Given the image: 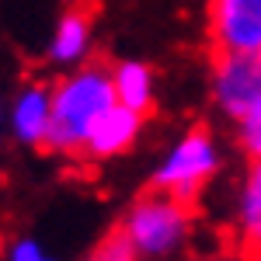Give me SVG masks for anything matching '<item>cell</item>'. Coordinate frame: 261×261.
<instances>
[{
  "mask_svg": "<svg viewBox=\"0 0 261 261\" xmlns=\"http://www.w3.org/2000/svg\"><path fill=\"white\" fill-rule=\"evenodd\" d=\"M115 101L119 98H115L112 66L84 63L77 70H66L53 84V129L45 150L60 157H84L94 125Z\"/></svg>",
  "mask_w": 261,
  "mask_h": 261,
  "instance_id": "6da1fadb",
  "label": "cell"
},
{
  "mask_svg": "<svg viewBox=\"0 0 261 261\" xmlns=\"http://www.w3.org/2000/svg\"><path fill=\"white\" fill-rule=\"evenodd\" d=\"M223 167V146L213 129L195 125L181 133L178 140L164 150V157L150 171V188L167 192L181 202H192L205 192V185L220 174Z\"/></svg>",
  "mask_w": 261,
  "mask_h": 261,
  "instance_id": "7a4b0ae2",
  "label": "cell"
},
{
  "mask_svg": "<svg viewBox=\"0 0 261 261\" xmlns=\"http://www.w3.org/2000/svg\"><path fill=\"white\" fill-rule=\"evenodd\" d=\"M122 233L133 241L143 261L171 258L174 251L185 247L192 233V205L174 199L167 192L146 188L122 216Z\"/></svg>",
  "mask_w": 261,
  "mask_h": 261,
  "instance_id": "3957f363",
  "label": "cell"
},
{
  "mask_svg": "<svg viewBox=\"0 0 261 261\" xmlns=\"http://www.w3.org/2000/svg\"><path fill=\"white\" fill-rule=\"evenodd\" d=\"M261 101V53H216L209 66V105L230 125Z\"/></svg>",
  "mask_w": 261,
  "mask_h": 261,
  "instance_id": "277c9868",
  "label": "cell"
},
{
  "mask_svg": "<svg viewBox=\"0 0 261 261\" xmlns=\"http://www.w3.org/2000/svg\"><path fill=\"white\" fill-rule=\"evenodd\" d=\"M205 35L216 53H261V0H209Z\"/></svg>",
  "mask_w": 261,
  "mask_h": 261,
  "instance_id": "5b68a950",
  "label": "cell"
},
{
  "mask_svg": "<svg viewBox=\"0 0 261 261\" xmlns=\"http://www.w3.org/2000/svg\"><path fill=\"white\" fill-rule=\"evenodd\" d=\"M7 136L24 150H45L53 129V87L42 81H28L7 101Z\"/></svg>",
  "mask_w": 261,
  "mask_h": 261,
  "instance_id": "8992f818",
  "label": "cell"
},
{
  "mask_svg": "<svg viewBox=\"0 0 261 261\" xmlns=\"http://www.w3.org/2000/svg\"><path fill=\"white\" fill-rule=\"evenodd\" d=\"M91 45H94V11L87 4H70L63 11L53 32H49V42H45V60L56 70H77L84 63H91Z\"/></svg>",
  "mask_w": 261,
  "mask_h": 261,
  "instance_id": "52a82bcc",
  "label": "cell"
},
{
  "mask_svg": "<svg viewBox=\"0 0 261 261\" xmlns=\"http://www.w3.org/2000/svg\"><path fill=\"white\" fill-rule=\"evenodd\" d=\"M143 112H136V108H125V105H112L105 115H101V122L94 125V133H91V140H87V146H84V157L87 161H115V157H122V153H129L136 143H140V133H143Z\"/></svg>",
  "mask_w": 261,
  "mask_h": 261,
  "instance_id": "ba28073f",
  "label": "cell"
},
{
  "mask_svg": "<svg viewBox=\"0 0 261 261\" xmlns=\"http://www.w3.org/2000/svg\"><path fill=\"white\" fill-rule=\"evenodd\" d=\"M112 81H115V98L125 108H136V112H150L153 101H157V73L153 66L143 60H119L112 66Z\"/></svg>",
  "mask_w": 261,
  "mask_h": 261,
  "instance_id": "9c48e42d",
  "label": "cell"
},
{
  "mask_svg": "<svg viewBox=\"0 0 261 261\" xmlns=\"http://www.w3.org/2000/svg\"><path fill=\"white\" fill-rule=\"evenodd\" d=\"M233 230L244 244H261V161H247V171L241 174L233 195Z\"/></svg>",
  "mask_w": 261,
  "mask_h": 261,
  "instance_id": "30bf717a",
  "label": "cell"
},
{
  "mask_svg": "<svg viewBox=\"0 0 261 261\" xmlns=\"http://www.w3.org/2000/svg\"><path fill=\"white\" fill-rule=\"evenodd\" d=\"M233 143L241 146V153L247 161H261V101L233 122Z\"/></svg>",
  "mask_w": 261,
  "mask_h": 261,
  "instance_id": "8fae6325",
  "label": "cell"
},
{
  "mask_svg": "<svg viewBox=\"0 0 261 261\" xmlns=\"http://www.w3.org/2000/svg\"><path fill=\"white\" fill-rule=\"evenodd\" d=\"M84 261H143V258H140V251L133 247V241H129L122 230H112L108 237H101V241L87 251Z\"/></svg>",
  "mask_w": 261,
  "mask_h": 261,
  "instance_id": "7c38bea8",
  "label": "cell"
},
{
  "mask_svg": "<svg viewBox=\"0 0 261 261\" xmlns=\"http://www.w3.org/2000/svg\"><path fill=\"white\" fill-rule=\"evenodd\" d=\"M7 261H56V254L35 237H14L7 244Z\"/></svg>",
  "mask_w": 261,
  "mask_h": 261,
  "instance_id": "4fadbf2b",
  "label": "cell"
},
{
  "mask_svg": "<svg viewBox=\"0 0 261 261\" xmlns=\"http://www.w3.org/2000/svg\"><path fill=\"white\" fill-rule=\"evenodd\" d=\"M254 251H258V254H261V244H258V247H254Z\"/></svg>",
  "mask_w": 261,
  "mask_h": 261,
  "instance_id": "5bb4252c",
  "label": "cell"
}]
</instances>
